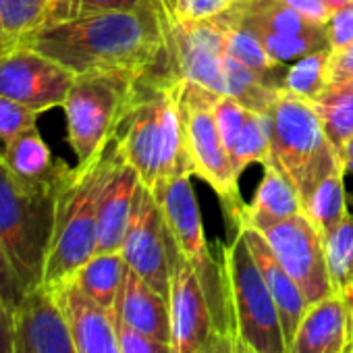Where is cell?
<instances>
[{"label": "cell", "instance_id": "cell-3", "mask_svg": "<svg viewBox=\"0 0 353 353\" xmlns=\"http://www.w3.org/2000/svg\"><path fill=\"white\" fill-rule=\"evenodd\" d=\"M112 162V141L88 164H65L54 206V227L42 285L59 287L98 250V202Z\"/></svg>", "mask_w": 353, "mask_h": 353}, {"label": "cell", "instance_id": "cell-30", "mask_svg": "<svg viewBox=\"0 0 353 353\" xmlns=\"http://www.w3.org/2000/svg\"><path fill=\"white\" fill-rule=\"evenodd\" d=\"M219 21L225 28L227 57H231L237 63L245 65L248 69H252L256 73H262V75H268V77L281 67L276 61L270 59L264 44L260 42V38L252 30H248V28H243L239 23H233V21L225 19L223 15H219Z\"/></svg>", "mask_w": 353, "mask_h": 353}, {"label": "cell", "instance_id": "cell-23", "mask_svg": "<svg viewBox=\"0 0 353 353\" xmlns=\"http://www.w3.org/2000/svg\"><path fill=\"white\" fill-rule=\"evenodd\" d=\"M127 270L129 266L121 252H98L69 281L92 301L114 314Z\"/></svg>", "mask_w": 353, "mask_h": 353}, {"label": "cell", "instance_id": "cell-41", "mask_svg": "<svg viewBox=\"0 0 353 353\" xmlns=\"http://www.w3.org/2000/svg\"><path fill=\"white\" fill-rule=\"evenodd\" d=\"M293 11H297L301 17H305L310 23L324 28L332 15V11L322 3V0H283Z\"/></svg>", "mask_w": 353, "mask_h": 353}, {"label": "cell", "instance_id": "cell-46", "mask_svg": "<svg viewBox=\"0 0 353 353\" xmlns=\"http://www.w3.org/2000/svg\"><path fill=\"white\" fill-rule=\"evenodd\" d=\"M322 3H324L330 11H336V9H341V7L353 3V0H322Z\"/></svg>", "mask_w": 353, "mask_h": 353}, {"label": "cell", "instance_id": "cell-40", "mask_svg": "<svg viewBox=\"0 0 353 353\" xmlns=\"http://www.w3.org/2000/svg\"><path fill=\"white\" fill-rule=\"evenodd\" d=\"M351 77H353V42L339 52H330V61H328V83H343Z\"/></svg>", "mask_w": 353, "mask_h": 353}, {"label": "cell", "instance_id": "cell-7", "mask_svg": "<svg viewBox=\"0 0 353 353\" xmlns=\"http://www.w3.org/2000/svg\"><path fill=\"white\" fill-rule=\"evenodd\" d=\"M135 83L137 77L123 73L75 77L61 108L67 117V137L77 164H88L108 148Z\"/></svg>", "mask_w": 353, "mask_h": 353}, {"label": "cell", "instance_id": "cell-20", "mask_svg": "<svg viewBox=\"0 0 353 353\" xmlns=\"http://www.w3.org/2000/svg\"><path fill=\"white\" fill-rule=\"evenodd\" d=\"M114 318L143 334L170 343L168 297H164L154 287H150L131 268L127 270L123 289L119 293Z\"/></svg>", "mask_w": 353, "mask_h": 353}, {"label": "cell", "instance_id": "cell-26", "mask_svg": "<svg viewBox=\"0 0 353 353\" xmlns=\"http://www.w3.org/2000/svg\"><path fill=\"white\" fill-rule=\"evenodd\" d=\"M225 83H227L225 94L233 96L245 108L264 114L272 108L281 92V85H276L268 75L256 73L231 57H227L225 61Z\"/></svg>", "mask_w": 353, "mask_h": 353}, {"label": "cell", "instance_id": "cell-12", "mask_svg": "<svg viewBox=\"0 0 353 353\" xmlns=\"http://www.w3.org/2000/svg\"><path fill=\"white\" fill-rule=\"evenodd\" d=\"M73 81L71 71L26 44L0 52V96L38 114L63 106Z\"/></svg>", "mask_w": 353, "mask_h": 353}, {"label": "cell", "instance_id": "cell-24", "mask_svg": "<svg viewBox=\"0 0 353 353\" xmlns=\"http://www.w3.org/2000/svg\"><path fill=\"white\" fill-rule=\"evenodd\" d=\"M345 172H347L345 164L339 162L301 200V212L318 229L322 239L326 235H330L336 229V225L345 219V214L349 212L347 200H345V185H343Z\"/></svg>", "mask_w": 353, "mask_h": 353}, {"label": "cell", "instance_id": "cell-31", "mask_svg": "<svg viewBox=\"0 0 353 353\" xmlns=\"http://www.w3.org/2000/svg\"><path fill=\"white\" fill-rule=\"evenodd\" d=\"M328 61L330 50H318L297 59L285 71L281 88L303 100H314L328 85Z\"/></svg>", "mask_w": 353, "mask_h": 353}, {"label": "cell", "instance_id": "cell-9", "mask_svg": "<svg viewBox=\"0 0 353 353\" xmlns=\"http://www.w3.org/2000/svg\"><path fill=\"white\" fill-rule=\"evenodd\" d=\"M190 176H192L190 170L168 176V179H164L160 185L152 190V196L156 198L160 206L162 219L166 223V229L170 233L174 248L194 264V268L200 272L214 301L227 312L223 266L219 268L216 262L212 260V254L204 235L200 206H198L196 192H194Z\"/></svg>", "mask_w": 353, "mask_h": 353}, {"label": "cell", "instance_id": "cell-44", "mask_svg": "<svg viewBox=\"0 0 353 353\" xmlns=\"http://www.w3.org/2000/svg\"><path fill=\"white\" fill-rule=\"evenodd\" d=\"M341 156H343V164H345V170L353 174V137H351V139H349V143H347V145L343 148Z\"/></svg>", "mask_w": 353, "mask_h": 353}, {"label": "cell", "instance_id": "cell-6", "mask_svg": "<svg viewBox=\"0 0 353 353\" xmlns=\"http://www.w3.org/2000/svg\"><path fill=\"white\" fill-rule=\"evenodd\" d=\"M223 281L235 334L256 353H289L279 307L241 231L223 248Z\"/></svg>", "mask_w": 353, "mask_h": 353}, {"label": "cell", "instance_id": "cell-18", "mask_svg": "<svg viewBox=\"0 0 353 353\" xmlns=\"http://www.w3.org/2000/svg\"><path fill=\"white\" fill-rule=\"evenodd\" d=\"M67 314L77 353H121L117 318L81 293L71 281L50 287Z\"/></svg>", "mask_w": 353, "mask_h": 353}, {"label": "cell", "instance_id": "cell-33", "mask_svg": "<svg viewBox=\"0 0 353 353\" xmlns=\"http://www.w3.org/2000/svg\"><path fill=\"white\" fill-rule=\"evenodd\" d=\"M248 112H250V108H245L233 96H229V94H212V114H214L216 127L221 131V137H223V141L227 145V152L233 148L239 131L243 129Z\"/></svg>", "mask_w": 353, "mask_h": 353}, {"label": "cell", "instance_id": "cell-25", "mask_svg": "<svg viewBox=\"0 0 353 353\" xmlns=\"http://www.w3.org/2000/svg\"><path fill=\"white\" fill-rule=\"evenodd\" d=\"M320 125L328 141L343 152V148L353 137V85L351 83H328L314 100Z\"/></svg>", "mask_w": 353, "mask_h": 353}, {"label": "cell", "instance_id": "cell-22", "mask_svg": "<svg viewBox=\"0 0 353 353\" xmlns=\"http://www.w3.org/2000/svg\"><path fill=\"white\" fill-rule=\"evenodd\" d=\"M5 166L26 183H50L57 181L63 170V162H54L52 152L38 131V125L21 133L0 152Z\"/></svg>", "mask_w": 353, "mask_h": 353}, {"label": "cell", "instance_id": "cell-39", "mask_svg": "<svg viewBox=\"0 0 353 353\" xmlns=\"http://www.w3.org/2000/svg\"><path fill=\"white\" fill-rule=\"evenodd\" d=\"M196 353H256L252 347H248L233 330L231 324L219 326L212 336L196 351Z\"/></svg>", "mask_w": 353, "mask_h": 353}, {"label": "cell", "instance_id": "cell-34", "mask_svg": "<svg viewBox=\"0 0 353 353\" xmlns=\"http://www.w3.org/2000/svg\"><path fill=\"white\" fill-rule=\"evenodd\" d=\"M38 112L7 98L0 96V141L3 145H9L13 139H17L21 133L38 125Z\"/></svg>", "mask_w": 353, "mask_h": 353}, {"label": "cell", "instance_id": "cell-14", "mask_svg": "<svg viewBox=\"0 0 353 353\" xmlns=\"http://www.w3.org/2000/svg\"><path fill=\"white\" fill-rule=\"evenodd\" d=\"M170 48L176 75L202 85L214 94H225V28L214 19L174 23L170 32Z\"/></svg>", "mask_w": 353, "mask_h": 353}, {"label": "cell", "instance_id": "cell-38", "mask_svg": "<svg viewBox=\"0 0 353 353\" xmlns=\"http://www.w3.org/2000/svg\"><path fill=\"white\" fill-rule=\"evenodd\" d=\"M23 297H26V289L21 287V281L13 268L7 248H5L3 239H0V299L15 312Z\"/></svg>", "mask_w": 353, "mask_h": 353}, {"label": "cell", "instance_id": "cell-32", "mask_svg": "<svg viewBox=\"0 0 353 353\" xmlns=\"http://www.w3.org/2000/svg\"><path fill=\"white\" fill-rule=\"evenodd\" d=\"M137 9H158L164 15V11L160 7V0H52L48 21L73 19V17L106 13V11H137ZM166 23H168V19H166Z\"/></svg>", "mask_w": 353, "mask_h": 353}, {"label": "cell", "instance_id": "cell-16", "mask_svg": "<svg viewBox=\"0 0 353 353\" xmlns=\"http://www.w3.org/2000/svg\"><path fill=\"white\" fill-rule=\"evenodd\" d=\"M141 188L137 172L119 158L112 148V162L98 202V252H121L131 221L135 196Z\"/></svg>", "mask_w": 353, "mask_h": 353}, {"label": "cell", "instance_id": "cell-29", "mask_svg": "<svg viewBox=\"0 0 353 353\" xmlns=\"http://www.w3.org/2000/svg\"><path fill=\"white\" fill-rule=\"evenodd\" d=\"M324 256L332 293L345 295L353 287V212L349 210L336 229L324 237Z\"/></svg>", "mask_w": 353, "mask_h": 353}, {"label": "cell", "instance_id": "cell-48", "mask_svg": "<svg viewBox=\"0 0 353 353\" xmlns=\"http://www.w3.org/2000/svg\"><path fill=\"white\" fill-rule=\"evenodd\" d=\"M343 83H345V81H343ZM347 83H351V85H353V77H351V79H347Z\"/></svg>", "mask_w": 353, "mask_h": 353}, {"label": "cell", "instance_id": "cell-10", "mask_svg": "<svg viewBox=\"0 0 353 353\" xmlns=\"http://www.w3.org/2000/svg\"><path fill=\"white\" fill-rule=\"evenodd\" d=\"M170 343L174 353H196L219 326H227V312L214 301L194 264L174 248L170 254Z\"/></svg>", "mask_w": 353, "mask_h": 353}, {"label": "cell", "instance_id": "cell-28", "mask_svg": "<svg viewBox=\"0 0 353 353\" xmlns=\"http://www.w3.org/2000/svg\"><path fill=\"white\" fill-rule=\"evenodd\" d=\"M231 166L235 174L239 176L252 162L268 164L272 160V148H270V119L264 112L250 110L248 119L243 123V129L239 131L233 148L229 150Z\"/></svg>", "mask_w": 353, "mask_h": 353}, {"label": "cell", "instance_id": "cell-36", "mask_svg": "<svg viewBox=\"0 0 353 353\" xmlns=\"http://www.w3.org/2000/svg\"><path fill=\"white\" fill-rule=\"evenodd\" d=\"M117 328H119L121 353H174L172 343L143 334V332L123 324L121 320H117Z\"/></svg>", "mask_w": 353, "mask_h": 353}, {"label": "cell", "instance_id": "cell-5", "mask_svg": "<svg viewBox=\"0 0 353 353\" xmlns=\"http://www.w3.org/2000/svg\"><path fill=\"white\" fill-rule=\"evenodd\" d=\"M266 114L270 119L272 160L303 200L332 166L343 162V156L328 141L310 100L281 88Z\"/></svg>", "mask_w": 353, "mask_h": 353}, {"label": "cell", "instance_id": "cell-11", "mask_svg": "<svg viewBox=\"0 0 353 353\" xmlns=\"http://www.w3.org/2000/svg\"><path fill=\"white\" fill-rule=\"evenodd\" d=\"M254 229L264 235L279 262L303 291L310 305L332 293L324 256V239L303 212Z\"/></svg>", "mask_w": 353, "mask_h": 353}, {"label": "cell", "instance_id": "cell-45", "mask_svg": "<svg viewBox=\"0 0 353 353\" xmlns=\"http://www.w3.org/2000/svg\"><path fill=\"white\" fill-rule=\"evenodd\" d=\"M345 301H347V307H349V320H351V343H349V351L347 353H353V287L343 295Z\"/></svg>", "mask_w": 353, "mask_h": 353}, {"label": "cell", "instance_id": "cell-35", "mask_svg": "<svg viewBox=\"0 0 353 353\" xmlns=\"http://www.w3.org/2000/svg\"><path fill=\"white\" fill-rule=\"evenodd\" d=\"M237 0H176L174 19L176 23L185 21H206L229 11Z\"/></svg>", "mask_w": 353, "mask_h": 353}, {"label": "cell", "instance_id": "cell-42", "mask_svg": "<svg viewBox=\"0 0 353 353\" xmlns=\"http://www.w3.org/2000/svg\"><path fill=\"white\" fill-rule=\"evenodd\" d=\"M0 353H15V312L0 299Z\"/></svg>", "mask_w": 353, "mask_h": 353}, {"label": "cell", "instance_id": "cell-21", "mask_svg": "<svg viewBox=\"0 0 353 353\" xmlns=\"http://www.w3.org/2000/svg\"><path fill=\"white\" fill-rule=\"evenodd\" d=\"M301 214V200L287 174L276 166L274 160L264 164V176L258 185V192L252 204L243 206L237 214V223H248L252 227H262L279 223L291 216Z\"/></svg>", "mask_w": 353, "mask_h": 353}, {"label": "cell", "instance_id": "cell-15", "mask_svg": "<svg viewBox=\"0 0 353 353\" xmlns=\"http://www.w3.org/2000/svg\"><path fill=\"white\" fill-rule=\"evenodd\" d=\"M15 353H77L73 332L54 289L40 285L15 310Z\"/></svg>", "mask_w": 353, "mask_h": 353}, {"label": "cell", "instance_id": "cell-37", "mask_svg": "<svg viewBox=\"0 0 353 353\" xmlns=\"http://www.w3.org/2000/svg\"><path fill=\"white\" fill-rule=\"evenodd\" d=\"M324 34L330 52H339L353 42V3L332 11L328 23L324 26Z\"/></svg>", "mask_w": 353, "mask_h": 353}, {"label": "cell", "instance_id": "cell-47", "mask_svg": "<svg viewBox=\"0 0 353 353\" xmlns=\"http://www.w3.org/2000/svg\"><path fill=\"white\" fill-rule=\"evenodd\" d=\"M5 50H9V44L3 38V32H0V52H5Z\"/></svg>", "mask_w": 353, "mask_h": 353}, {"label": "cell", "instance_id": "cell-8", "mask_svg": "<svg viewBox=\"0 0 353 353\" xmlns=\"http://www.w3.org/2000/svg\"><path fill=\"white\" fill-rule=\"evenodd\" d=\"M210 90L185 81L181 92V121H183V145L192 168V174L204 179L223 200L227 216L237 221V214L245 206L239 196L237 179L227 145L221 137L212 114Z\"/></svg>", "mask_w": 353, "mask_h": 353}, {"label": "cell", "instance_id": "cell-19", "mask_svg": "<svg viewBox=\"0 0 353 353\" xmlns=\"http://www.w3.org/2000/svg\"><path fill=\"white\" fill-rule=\"evenodd\" d=\"M237 231H241V235L245 237V243H248V248L262 272V279L279 307L285 341L289 347V343L295 334V328H297L299 320L303 318L305 310L310 307V303H307L303 291L299 289V285L279 262V258L274 256V252L268 245V241L264 239V235L258 229L250 227L248 223H237Z\"/></svg>", "mask_w": 353, "mask_h": 353}, {"label": "cell", "instance_id": "cell-2", "mask_svg": "<svg viewBox=\"0 0 353 353\" xmlns=\"http://www.w3.org/2000/svg\"><path fill=\"white\" fill-rule=\"evenodd\" d=\"M183 85L176 75L139 77L112 135L114 152L150 192L176 172H192L183 145Z\"/></svg>", "mask_w": 353, "mask_h": 353}, {"label": "cell", "instance_id": "cell-17", "mask_svg": "<svg viewBox=\"0 0 353 353\" xmlns=\"http://www.w3.org/2000/svg\"><path fill=\"white\" fill-rule=\"evenodd\" d=\"M351 343L349 307L343 295L330 293L312 303L299 320L289 353H347Z\"/></svg>", "mask_w": 353, "mask_h": 353}, {"label": "cell", "instance_id": "cell-1", "mask_svg": "<svg viewBox=\"0 0 353 353\" xmlns=\"http://www.w3.org/2000/svg\"><path fill=\"white\" fill-rule=\"evenodd\" d=\"M170 32L158 9L106 11L48 21L21 44L52 59L75 77L123 73L139 79L176 75Z\"/></svg>", "mask_w": 353, "mask_h": 353}, {"label": "cell", "instance_id": "cell-43", "mask_svg": "<svg viewBox=\"0 0 353 353\" xmlns=\"http://www.w3.org/2000/svg\"><path fill=\"white\" fill-rule=\"evenodd\" d=\"M160 7L164 11V17L168 19L170 28H174L176 19H174V9H176V0H160Z\"/></svg>", "mask_w": 353, "mask_h": 353}, {"label": "cell", "instance_id": "cell-27", "mask_svg": "<svg viewBox=\"0 0 353 353\" xmlns=\"http://www.w3.org/2000/svg\"><path fill=\"white\" fill-rule=\"evenodd\" d=\"M50 9L52 0H0V32L9 48L46 26Z\"/></svg>", "mask_w": 353, "mask_h": 353}, {"label": "cell", "instance_id": "cell-4", "mask_svg": "<svg viewBox=\"0 0 353 353\" xmlns=\"http://www.w3.org/2000/svg\"><path fill=\"white\" fill-rule=\"evenodd\" d=\"M57 185L59 179L26 183L0 158V239L26 293L40 287L44 279L54 227Z\"/></svg>", "mask_w": 353, "mask_h": 353}, {"label": "cell", "instance_id": "cell-13", "mask_svg": "<svg viewBox=\"0 0 353 353\" xmlns=\"http://www.w3.org/2000/svg\"><path fill=\"white\" fill-rule=\"evenodd\" d=\"M121 254L135 274H139L158 293L168 297L172 239L156 198L143 185L135 196Z\"/></svg>", "mask_w": 353, "mask_h": 353}]
</instances>
